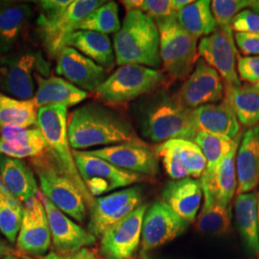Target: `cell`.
Wrapping results in <instances>:
<instances>
[{"label":"cell","mask_w":259,"mask_h":259,"mask_svg":"<svg viewBox=\"0 0 259 259\" xmlns=\"http://www.w3.org/2000/svg\"><path fill=\"white\" fill-rule=\"evenodd\" d=\"M257 199H258V229H259V193L257 195Z\"/></svg>","instance_id":"816d5d0a"},{"label":"cell","mask_w":259,"mask_h":259,"mask_svg":"<svg viewBox=\"0 0 259 259\" xmlns=\"http://www.w3.org/2000/svg\"><path fill=\"white\" fill-rule=\"evenodd\" d=\"M4 259H23L22 257L21 258H19V257H18V256H14V255H8V256H5L4 257Z\"/></svg>","instance_id":"681fc988"},{"label":"cell","mask_w":259,"mask_h":259,"mask_svg":"<svg viewBox=\"0 0 259 259\" xmlns=\"http://www.w3.org/2000/svg\"><path fill=\"white\" fill-rule=\"evenodd\" d=\"M250 7L252 12H254L259 16V0H251Z\"/></svg>","instance_id":"c3c4849f"},{"label":"cell","mask_w":259,"mask_h":259,"mask_svg":"<svg viewBox=\"0 0 259 259\" xmlns=\"http://www.w3.org/2000/svg\"><path fill=\"white\" fill-rule=\"evenodd\" d=\"M168 81L160 70L143 65H122L93 92V97L108 106L125 105L139 96L154 93Z\"/></svg>","instance_id":"5b68a950"},{"label":"cell","mask_w":259,"mask_h":259,"mask_svg":"<svg viewBox=\"0 0 259 259\" xmlns=\"http://www.w3.org/2000/svg\"><path fill=\"white\" fill-rule=\"evenodd\" d=\"M126 12L139 10L154 20L177 18V12L172 0H124L122 1Z\"/></svg>","instance_id":"74e56055"},{"label":"cell","mask_w":259,"mask_h":259,"mask_svg":"<svg viewBox=\"0 0 259 259\" xmlns=\"http://www.w3.org/2000/svg\"><path fill=\"white\" fill-rule=\"evenodd\" d=\"M238 147L233 149L224 157L217 169L210 191L204 192V194L208 193L215 196L216 200L226 207H232L231 203L237 190L236 154Z\"/></svg>","instance_id":"836d02e7"},{"label":"cell","mask_w":259,"mask_h":259,"mask_svg":"<svg viewBox=\"0 0 259 259\" xmlns=\"http://www.w3.org/2000/svg\"><path fill=\"white\" fill-rule=\"evenodd\" d=\"M189 223L181 218L163 201H156L146 211L141 234V253L157 249L176 239Z\"/></svg>","instance_id":"5bb4252c"},{"label":"cell","mask_w":259,"mask_h":259,"mask_svg":"<svg viewBox=\"0 0 259 259\" xmlns=\"http://www.w3.org/2000/svg\"><path fill=\"white\" fill-rule=\"evenodd\" d=\"M47 151V143L38 127L0 128V155L21 159L40 156Z\"/></svg>","instance_id":"603a6c76"},{"label":"cell","mask_w":259,"mask_h":259,"mask_svg":"<svg viewBox=\"0 0 259 259\" xmlns=\"http://www.w3.org/2000/svg\"><path fill=\"white\" fill-rule=\"evenodd\" d=\"M35 79L37 89L32 99L38 109L55 105H63L68 108L83 102L88 97V93L63 78L55 76L45 78L36 74Z\"/></svg>","instance_id":"d4e9b609"},{"label":"cell","mask_w":259,"mask_h":259,"mask_svg":"<svg viewBox=\"0 0 259 259\" xmlns=\"http://www.w3.org/2000/svg\"><path fill=\"white\" fill-rule=\"evenodd\" d=\"M141 256H142V258L141 259H151L150 257H148L147 255H145V254H143V253H141Z\"/></svg>","instance_id":"f907efd6"},{"label":"cell","mask_w":259,"mask_h":259,"mask_svg":"<svg viewBox=\"0 0 259 259\" xmlns=\"http://www.w3.org/2000/svg\"><path fill=\"white\" fill-rule=\"evenodd\" d=\"M236 69L240 81L259 83V56H237Z\"/></svg>","instance_id":"60d3db41"},{"label":"cell","mask_w":259,"mask_h":259,"mask_svg":"<svg viewBox=\"0 0 259 259\" xmlns=\"http://www.w3.org/2000/svg\"><path fill=\"white\" fill-rule=\"evenodd\" d=\"M51 232L40 193L23 204L17 247L27 256H42L51 246Z\"/></svg>","instance_id":"4fadbf2b"},{"label":"cell","mask_w":259,"mask_h":259,"mask_svg":"<svg viewBox=\"0 0 259 259\" xmlns=\"http://www.w3.org/2000/svg\"><path fill=\"white\" fill-rule=\"evenodd\" d=\"M40 198L47 211L55 251L71 252L95 244L96 237L91 232L84 231L81 226L56 207L42 193H40Z\"/></svg>","instance_id":"ac0fdd59"},{"label":"cell","mask_w":259,"mask_h":259,"mask_svg":"<svg viewBox=\"0 0 259 259\" xmlns=\"http://www.w3.org/2000/svg\"><path fill=\"white\" fill-rule=\"evenodd\" d=\"M199 57L213 67L225 83L240 87L237 73V47L232 30L218 28L211 35L201 39L198 46Z\"/></svg>","instance_id":"2e32d148"},{"label":"cell","mask_w":259,"mask_h":259,"mask_svg":"<svg viewBox=\"0 0 259 259\" xmlns=\"http://www.w3.org/2000/svg\"><path fill=\"white\" fill-rule=\"evenodd\" d=\"M232 223V207L220 204L215 196L204 194V204L196 218L198 232L210 235H224L230 232Z\"/></svg>","instance_id":"1f68e13d"},{"label":"cell","mask_w":259,"mask_h":259,"mask_svg":"<svg viewBox=\"0 0 259 259\" xmlns=\"http://www.w3.org/2000/svg\"><path fill=\"white\" fill-rule=\"evenodd\" d=\"M240 139L239 136L232 139L203 131L197 133L193 141L202 150L206 160V167L201 178L203 192L210 191L220 163L230 152L239 146Z\"/></svg>","instance_id":"484cf974"},{"label":"cell","mask_w":259,"mask_h":259,"mask_svg":"<svg viewBox=\"0 0 259 259\" xmlns=\"http://www.w3.org/2000/svg\"><path fill=\"white\" fill-rule=\"evenodd\" d=\"M37 111L33 99L20 100L0 93V128L37 126Z\"/></svg>","instance_id":"d6a6232c"},{"label":"cell","mask_w":259,"mask_h":259,"mask_svg":"<svg viewBox=\"0 0 259 259\" xmlns=\"http://www.w3.org/2000/svg\"><path fill=\"white\" fill-rule=\"evenodd\" d=\"M120 29L118 5L114 1H106L92 12L78 26V30L93 31L105 35L116 34Z\"/></svg>","instance_id":"d590c367"},{"label":"cell","mask_w":259,"mask_h":259,"mask_svg":"<svg viewBox=\"0 0 259 259\" xmlns=\"http://www.w3.org/2000/svg\"><path fill=\"white\" fill-rule=\"evenodd\" d=\"M0 179L10 193L22 204L38 194L34 172L21 159L2 156L0 159Z\"/></svg>","instance_id":"4316f807"},{"label":"cell","mask_w":259,"mask_h":259,"mask_svg":"<svg viewBox=\"0 0 259 259\" xmlns=\"http://www.w3.org/2000/svg\"><path fill=\"white\" fill-rule=\"evenodd\" d=\"M23 216V204L10 193L0 179V232L11 243L18 238Z\"/></svg>","instance_id":"e575fe53"},{"label":"cell","mask_w":259,"mask_h":259,"mask_svg":"<svg viewBox=\"0 0 259 259\" xmlns=\"http://www.w3.org/2000/svg\"><path fill=\"white\" fill-rule=\"evenodd\" d=\"M255 192L236 195L234 217L247 249L259 255L258 199Z\"/></svg>","instance_id":"83f0119b"},{"label":"cell","mask_w":259,"mask_h":259,"mask_svg":"<svg viewBox=\"0 0 259 259\" xmlns=\"http://www.w3.org/2000/svg\"><path fill=\"white\" fill-rule=\"evenodd\" d=\"M159 31V57L168 80L184 81L199 60L197 38L180 25L177 18L155 20Z\"/></svg>","instance_id":"52a82bcc"},{"label":"cell","mask_w":259,"mask_h":259,"mask_svg":"<svg viewBox=\"0 0 259 259\" xmlns=\"http://www.w3.org/2000/svg\"><path fill=\"white\" fill-rule=\"evenodd\" d=\"M155 153L157 157L161 159L167 175L172 180L189 178L188 172L186 171L176 151L171 146L168 140L159 143L155 148Z\"/></svg>","instance_id":"ab89813d"},{"label":"cell","mask_w":259,"mask_h":259,"mask_svg":"<svg viewBox=\"0 0 259 259\" xmlns=\"http://www.w3.org/2000/svg\"><path fill=\"white\" fill-rule=\"evenodd\" d=\"M68 139L73 150L101 145L135 144L148 147L128 119L97 103H88L70 114Z\"/></svg>","instance_id":"6da1fadb"},{"label":"cell","mask_w":259,"mask_h":259,"mask_svg":"<svg viewBox=\"0 0 259 259\" xmlns=\"http://www.w3.org/2000/svg\"><path fill=\"white\" fill-rule=\"evenodd\" d=\"M13 253V250L8 246L4 245L3 243H0V258L11 255Z\"/></svg>","instance_id":"7dc6e473"},{"label":"cell","mask_w":259,"mask_h":259,"mask_svg":"<svg viewBox=\"0 0 259 259\" xmlns=\"http://www.w3.org/2000/svg\"><path fill=\"white\" fill-rule=\"evenodd\" d=\"M224 101L227 103L237 119L246 127H253L259 123V85L252 83L235 87L225 83Z\"/></svg>","instance_id":"f1b7e54d"},{"label":"cell","mask_w":259,"mask_h":259,"mask_svg":"<svg viewBox=\"0 0 259 259\" xmlns=\"http://www.w3.org/2000/svg\"><path fill=\"white\" fill-rule=\"evenodd\" d=\"M49 72L50 64L41 51L27 45L0 56V89L17 99H32L35 94V75L47 78Z\"/></svg>","instance_id":"8992f818"},{"label":"cell","mask_w":259,"mask_h":259,"mask_svg":"<svg viewBox=\"0 0 259 259\" xmlns=\"http://www.w3.org/2000/svg\"><path fill=\"white\" fill-rule=\"evenodd\" d=\"M79 174L93 198L140 183L144 177L114 166L88 151L72 150Z\"/></svg>","instance_id":"30bf717a"},{"label":"cell","mask_w":259,"mask_h":259,"mask_svg":"<svg viewBox=\"0 0 259 259\" xmlns=\"http://www.w3.org/2000/svg\"><path fill=\"white\" fill-rule=\"evenodd\" d=\"M141 204L142 188L139 186H132L95 198L90 207L89 232L95 237L102 236L104 232L120 222Z\"/></svg>","instance_id":"8fae6325"},{"label":"cell","mask_w":259,"mask_h":259,"mask_svg":"<svg viewBox=\"0 0 259 259\" xmlns=\"http://www.w3.org/2000/svg\"><path fill=\"white\" fill-rule=\"evenodd\" d=\"M148 204H141L101 236V253L107 259H128L141 242L142 226Z\"/></svg>","instance_id":"9a60e30c"},{"label":"cell","mask_w":259,"mask_h":259,"mask_svg":"<svg viewBox=\"0 0 259 259\" xmlns=\"http://www.w3.org/2000/svg\"><path fill=\"white\" fill-rule=\"evenodd\" d=\"M115 63L157 68L160 65L159 31L154 19L139 10L126 12L121 29L113 36Z\"/></svg>","instance_id":"7a4b0ae2"},{"label":"cell","mask_w":259,"mask_h":259,"mask_svg":"<svg viewBox=\"0 0 259 259\" xmlns=\"http://www.w3.org/2000/svg\"><path fill=\"white\" fill-rule=\"evenodd\" d=\"M168 141L176 151L189 177L202 178L206 167V160L202 150L194 141L185 139H170Z\"/></svg>","instance_id":"8d00e7d4"},{"label":"cell","mask_w":259,"mask_h":259,"mask_svg":"<svg viewBox=\"0 0 259 259\" xmlns=\"http://www.w3.org/2000/svg\"><path fill=\"white\" fill-rule=\"evenodd\" d=\"M236 195L253 192L259 186V125L247 130L236 154Z\"/></svg>","instance_id":"7402d4cb"},{"label":"cell","mask_w":259,"mask_h":259,"mask_svg":"<svg viewBox=\"0 0 259 259\" xmlns=\"http://www.w3.org/2000/svg\"><path fill=\"white\" fill-rule=\"evenodd\" d=\"M162 201L186 222L196 221L204 198L201 181L193 178L173 180L161 192Z\"/></svg>","instance_id":"44dd1931"},{"label":"cell","mask_w":259,"mask_h":259,"mask_svg":"<svg viewBox=\"0 0 259 259\" xmlns=\"http://www.w3.org/2000/svg\"><path fill=\"white\" fill-rule=\"evenodd\" d=\"M23 259H97V255L95 251L89 249V248H83L81 250H76V251H71V252H59V251H51L47 254H45L42 256H37V257H32V256H27L23 255Z\"/></svg>","instance_id":"f6af8a7d"},{"label":"cell","mask_w":259,"mask_h":259,"mask_svg":"<svg viewBox=\"0 0 259 259\" xmlns=\"http://www.w3.org/2000/svg\"><path fill=\"white\" fill-rule=\"evenodd\" d=\"M225 84L219 73L199 58L193 72L175 95L177 101L186 109L195 110L224 99Z\"/></svg>","instance_id":"7c38bea8"},{"label":"cell","mask_w":259,"mask_h":259,"mask_svg":"<svg viewBox=\"0 0 259 259\" xmlns=\"http://www.w3.org/2000/svg\"><path fill=\"white\" fill-rule=\"evenodd\" d=\"M56 60L57 74L85 93H93L107 80V71L102 66L73 47H65Z\"/></svg>","instance_id":"e0dca14e"},{"label":"cell","mask_w":259,"mask_h":259,"mask_svg":"<svg viewBox=\"0 0 259 259\" xmlns=\"http://www.w3.org/2000/svg\"><path fill=\"white\" fill-rule=\"evenodd\" d=\"M114 166L139 175L156 176L159 172L157 157L152 149L135 144H118L88 151Z\"/></svg>","instance_id":"d6986e66"},{"label":"cell","mask_w":259,"mask_h":259,"mask_svg":"<svg viewBox=\"0 0 259 259\" xmlns=\"http://www.w3.org/2000/svg\"><path fill=\"white\" fill-rule=\"evenodd\" d=\"M33 15L28 3L0 0V56L7 55L19 47Z\"/></svg>","instance_id":"ffe728a7"},{"label":"cell","mask_w":259,"mask_h":259,"mask_svg":"<svg viewBox=\"0 0 259 259\" xmlns=\"http://www.w3.org/2000/svg\"><path fill=\"white\" fill-rule=\"evenodd\" d=\"M66 47H73L106 71L110 70L115 62L113 46L105 34L78 30L69 37Z\"/></svg>","instance_id":"f546056e"},{"label":"cell","mask_w":259,"mask_h":259,"mask_svg":"<svg viewBox=\"0 0 259 259\" xmlns=\"http://www.w3.org/2000/svg\"><path fill=\"white\" fill-rule=\"evenodd\" d=\"M257 84H258V85H259V83H257Z\"/></svg>","instance_id":"db71d44e"},{"label":"cell","mask_w":259,"mask_h":259,"mask_svg":"<svg viewBox=\"0 0 259 259\" xmlns=\"http://www.w3.org/2000/svg\"><path fill=\"white\" fill-rule=\"evenodd\" d=\"M67 107L55 105L42 107L37 111V127L47 143V152L83 194L87 205L91 207L94 199L89 192L79 174L68 139Z\"/></svg>","instance_id":"277c9868"},{"label":"cell","mask_w":259,"mask_h":259,"mask_svg":"<svg viewBox=\"0 0 259 259\" xmlns=\"http://www.w3.org/2000/svg\"><path fill=\"white\" fill-rule=\"evenodd\" d=\"M106 1L74 0L65 13L57 19H46L38 16L36 21L37 37L50 59H57L66 47L67 40L78 31L79 24L92 12Z\"/></svg>","instance_id":"9c48e42d"},{"label":"cell","mask_w":259,"mask_h":259,"mask_svg":"<svg viewBox=\"0 0 259 259\" xmlns=\"http://www.w3.org/2000/svg\"><path fill=\"white\" fill-rule=\"evenodd\" d=\"M232 31L259 35V16L251 10L241 11L232 20Z\"/></svg>","instance_id":"b9f144b4"},{"label":"cell","mask_w":259,"mask_h":259,"mask_svg":"<svg viewBox=\"0 0 259 259\" xmlns=\"http://www.w3.org/2000/svg\"><path fill=\"white\" fill-rule=\"evenodd\" d=\"M72 0H44L39 1V17L46 19H57L62 16L71 4Z\"/></svg>","instance_id":"7bdbcfd3"},{"label":"cell","mask_w":259,"mask_h":259,"mask_svg":"<svg viewBox=\"0 0 259 259\" xmlns=\"http://www.w3.org/2000/svg\"><path fill=\"white\" fill-rule=\"evenodd\" d=\"M234 41L241 53L246 56L259 55V35L250 33H235Z\"/></svg>","instance_id":"ee69618b"},{"label":"cell","mask_w":259,"mask_h":259,"mask_svg":"<svg viewBox=\"0 0 259 259\" xmlns=\"http://www.w3.org/2000/svg\"><path fill=\"white\" fill-rule=\"evenodd\" d=\"M1 157H2V155H0V159H1Z\"/></svg>","instance_id":"f5cc1de1"},{"label":"cell","mask_w":259,"mask_h":259,"mask_svg":"<svg viewBox=\"0 0 259 259\" xmlns=\"http://www.w3.org/2000/svg\"><path fill=\"white\" fill-rule=\"evenodd\" d=\"M210 3L208 0L192 1L177 16L180 25L197 39L207 37L218 29Z\"/></svg>","instance_id":"4dcf8cb0"},{"label":"cell","mask_w":259,"mask_h":259,"mask_svg":"<svg viewBox=\"0 0 259 259\" xmlns=\"http://www.w3.org/2000/svg\"><path fill=\"white\" fill-rule=\"evenodd\" d=\"M193 117L199 131L228 139H234L238 137L240 123L231 107L224 100L195 109Z\"/></svg>","instance_id":"cb8c5ba5"},{"label":"cell","mask_w":259,"mask_h":259,"mask_svg":"<svg viewBox=\"0 0 259 259\" xmlns=\"http://www.w3.org/2000/svg\"><path fill=\"white\" fill-rule=\"evenodd\" d=\"M251 0H213L211 12L217 26L220 29L232 30V20L241 11L250 7Z\"/></svg>","instance_id":"f35d334b"},{"label":"cell","mask_w":259,"mask_h":259,"mask_svg":"<svg viewBox=\"0 0 259 259\" xmlns=\"http://www.w3.org/2000/svg\"><path fill=\"white\" fill-rule=\"evenodd\" d=\"M30 163L37 173L42 195L67 216L83 223L87 216V203L83 194L53 157L47 151L40 156L32 157Z\"/></svg>","instance_id":"ba28073f"},{"label":"cell","mask_w":259,"mask_h":259,"mask_svg":"<svg viewBox=\"0 0 259 259\" xmlns=\"http://www.w3.org/2000/svg\"><path fill=\"white\" fill-rule=\"evenodd\" d=\"M173 2V5L175 7L178 14L180 11L185 8V6H187L188 4H190L192 2V0H172Z\"/></svg>","instance_id":"bcb514c9"},{"label":"cell","mask_w":259,"mask_h":259,"mask_svg":"<svg viewBox=\"0 0 259 259\" xmlns=\"http://www.w3.org/2000/svg\"><path fill=\"white\" fill-rule=\"evenodd\" d=\"M142 135L154 142L175 139H191L199 132L193 110L186 109L175 96L160 94L147 107L141 117Z\"/></svg>","instance_id":"3957f363"}]
</instances>
